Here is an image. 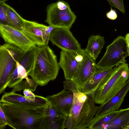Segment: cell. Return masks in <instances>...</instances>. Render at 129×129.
Masks as SVG:
<instances>
[{"instance_id": "obj_12", "label": "cell", "mask_w": 129, "mask_h": 129, "mask_svg": "<svg viewBox=\"0 0 129 129\" xmlns=\"http://www.w3.org/2000/svg\"><path fill=\"white\" fill-rule=\"evenodd\" d=\"M44 97L36 95L33 98H28L21 94L11 92L5 93L2 96L0 103L12 104L26 107L36 108L44 106L48 103Z\"/></svg>"}, {"instance_id": "obj_19", "label": "cell", "mask_w": 129, "mask_h": 129, "mask_svg": "<svg viewBox=\"0 0 129 129\" xmlns=\"http://www.w3.org/2000/svg\"><path fill=\"white\" fill-rule=\"evenodd\" d=\"M104 38L100 35H93L89 38L85 51L96 60L105 44Z\"/></svg>"}, {"instance_id": "obj_24", "label": "cell", "mask_w": 129, "mask_h": 129, "mask_svg": "<svg viewBox=\"0 0 129 129\" xmlns=\"http://www.w3.org/2000/svg\"><path fill=\"white\" fill-rule=\"evenodd\" d=\"M63 89L72 92L73 93L82 92L72 79L66 80L63 82Z\"/></svg>"}, {"instance_id": "obj_11", "label": "cell", "mask_w": 129, "mask_h": 129, "mask_svg": "<svg viewBox=\"0 0 129 129\" xmlns=\"http://www.w3.org/2000/svg\"><path fill=\"white\" fill-rule=\"evenodd\" d=\"M96 67V60L84 50L83 58L79 63L76 71L72 79L81 91L84 84L94 73Z\"/></svg>"}, {"instance_id": "obj_26", "label": "cell", "mask_w": 129, "mask_h": 129, "mask_svg": "<svg viewBox=\"0 0 129 129\" xmlns=\"http://www.w3.org/2000/svg\"><path fill=\"white\" fill-rule=\"evenodd\" d=\"M0 24H6V4L5 2L0 3Z\"/></svg>"}, {"instance_id": "obj_18", "label": "cell", "mask_w": 129, "mask_h": 129, "mask_svg": "<svg viewBox=\"0 0 129 129\" xmlns=\"http://www.w3.org/2000/svg\"><path fill=\"white\" fill-rule=\"evenodd\" d=\"M129 122V108L119 110L114 118L102 125L99 129H128Z\"/></svg>"}, {"instance_id": "obj_31", "label": "cell", "mask_w": 129, "mask_h": 129, "mask_svg": "<svg viewBox=\"0 0 129 129\" xmlns=\"http://www.w3.org/2000/svg\"><path fill=\"white\" fill-rule=\"evenodd\" d=\"M125 38L127 44L129 55V33H127L126 35L125 36Z\"/></svg>"}, {"instance_id": "obj_16", "label": "cell", "mask_w": 129, "mask_h": 129, "mask_svg": "<svg viewBox=\"0 0 129 129\" xmlns=\"http://www.w3.org/2000/svg\"><path fill=\"white\" fill-rule=\"evenodd\" d=\"M129 90V78L117 94L108 101L101 104L94 116H100L111 112L119 110Z\"/></svg>"}, {"instance_id": "obj_7", "label": "cell", "mask_w": 129, "mask_h": 129, "mask_svg": "<svg viewBox=\"0 0 129 129\" xmlns=\"http://www.w3.org/2000/svg\"><path fill=\"white\" fill-rule=\"evenodd\" d=\"M129 56L125 37L119 36L106 48L102 58L96 64L98 68H110L125 63V58Z\"/></svg>"}, {"instance_id": "obj_9", "label": "cell", "mask_w": 129, "mask_h": 129, "mask_svg": "<svg viewBox=\"0 0 129 129\" xmlns=\"http://www.w3.org/2000/svg\"><path fill=\"white\" fill-rule=\"evenodd\" d=\"M54 27L25 19L22 31L36 45L42 46L48 45L51 33Z\"/></svg>"}, {"instance_id": "obj_10", "label": "cell", "mask_w": 129, "mask_h": 129, "mask_svg": "<svg viewBox=\"0 0 129 129\" xmlns=\"http://www.w3.org/2000/svg\"><path fill=\"white\" fill-rule=\"evenodd\" d=\"M1 37L6 43L15 46L26 52L36 45L23 33L8 25L0 24Z\"/></svg>"}, {"instance_id": "obj_28", "label": "cell", "mask_w": 129, "mask_h": 129, "mask_svg": "<svg viewBox=\"0 0 129 129\" xmlns=\"http://www.w3.org/2000/svg\"><path fill=\"white\" fill-rule=\"evenodd\" d=\"M106 16L107 18L111 20H114L117 17L116 11L112 9L111 8L110 11L106 13Z\"/></svg>"}, {"instance_id": "obj_8", "label": "cell", "mask_w": 129, "mask_h": 129, "mask_svg": "<svg viewBox=\"0 0 129 129\" xmlns=\"http://www.w3.org/2000/svg\"><path fill=\"white\" fill-rule=\"evenodd\" d=\"M49 40L62 50L74 54L83 50L70 29L67 28L55 27L51 33Z\"/></svg>"}, {"instance_id": "obj_22", "label": "cell", "mask_w": 129, "mask_h": 129, "mask_svg": "<svg viewBox=\"0 0 129 129\" xmlns=\"http://www.w3.org/2000/svg\"><path fill=\"white\" fill-rule=\"evenodd\" d=\"M119 110L112 111L102 115L94 117L88 127V129H99L102 125L107 123L114 118L119 113Z\"/></svg>"}, {"instance_id": "obj_17", "label": "cell", "mask_w": 129, "mask_h": 129, "mask_svg": "<svg viewBox=\"0 0 129 129\" xmlns=\"http://www.w3.org/2000/svg\"><path fill=\"white\" fill-rule=\"evenodd\" d=\"M75 54L61 50L59 65L63 70L66 80L72 79L77 69L79 63L75 58Z\"/></svg>"}, {"instance_id": "obj_23", "label": "cell", "mask_w": 129, "mask_h": 129, "mask_svg": "<svg viewBox=\"0 0 129 129\" xmlns=\"http://www.w3.org/2000/svg\"><path fill=\"white\" fill-rule=\"evenodd\" d=\"M38 85L39 84L34 80L30 82L26 80L22 81L14 87L11 92H15L25 89H28L34 91Z\"/></svg>"}, {"instance_id": "obj_29", "label": "cell", "mask_w": 129, "mask_h": 129, "mask_svg": "<svg viewBox=\"0 0 129 129\" xmlns=\"http://www.w3.org/2000/svg\"><path fill=\"white\" fill-rule=\"evenodd\" d=\"M23 93L24 96L27 98H33L35 97V95L31 91L28 89H25L24 90Z\"/></svg>"}, {"instance_id": "obj_4", "label": "cell", "mask_w": 129, "mask_h": 129, "mask_svg": "<svg viewBox=\"0 0 129 129\" xmlns=\"http://www.w3.org/2000/svg\"><path fill=\"white\" fill-rule=\"evenodd\" d=\"M115 67L111 76L106 83L93 92V99L96 104L101 105L108 101L120 91L129 79L128 64H120Z\"/></svg>"}, {"instance_id": "obj_30", "label": "cell", "mask_w": 129, "mask_h": 129, "mask_svg": "<svg viewBox=\"0 0 129 129\" xmlns=\"http://www.w3.org/2000/svg\"><path fill=\"white\" fill-rule=\"evenodd\" d=\"M84 49H83L81 52L79 53L75 54V58L78 62H80L83 60L84 58Z\"/></svg>"}, {"instance_id": "obj_27", "label": "cell", "mask_w": 129, "mask_h": 129, "mask_svg": "<svg viewBox=\"0 0 129 129\" xmlns=\"http://www.w3.org/2000/svg\"><path fill=\"white\" fill-rule=\"evenodd\" d=\"M7 125L8 123L5 114L0 107V129H4Z\"/></svg>"}, {"instance_id": "obj_2", "label": "cell", "mask_w": 129, "mask_h": 129, "mask_svg": "<svg viewBox=\"0 0 129 129\" xmlns=\"http://www.w3.org/2000/svg\"><path fill=\"white\" fill-rule=\"evenodd\" d=\"M33 67L29 74L39 85H47L57 77L60 69L57 57L48 45L35 46Z\"/></svg>"}, {"instance_id": "obj_14", "label": "cell", "mask_w": 129, "mask_h": 129, "mask_svg": "<svg viewBox=\"0 0 129 129\" xmlns=\"http://www.w3.org/2000/svg\"><path fill=\"white\" fill-rule=\"evenodd\" d=\"M115 68H98L92 76L81 89L86 94H93L96 90L102 87L110 77Z\"/></svg>"}, {"instance_id": "obj_20", "label": "cell", "mask_w": 129, "mask_h": 129, "mask_svg": "<svg viewBox=\"0 0 129 129\" xmlns=\"http://www.w3.org/2000/svg\"><path fill=\"white\" fill-rule=\"evenodd\" d=\"M6 24L22 31L25 19L22 18L12 8L6 4Z\"/></svg>"}, {"instance_id": "obj_25", "label": "cell", "mask_w": 129, "mask_h": 129, "mask_svg": "<svg viewBox=\"0 0 129 129\" xmlns=\"http://www.w3.org/2000/svg\"><path fill=\"white\" fill-rule=\"evenodd\" d=\"M112 7L119 10L124 14L125 11L123 0H107Z\"/></svg>"}, {"instance_id": "obj_6", "label": "cell", "mask_w": 129, "mask_h": 129, "mask_svg": "<svg viewBox=\"0 0 129 129\" xmlns=\"http://www.w3.org/2000/svg\"><path fill=\"white\" fill-rule=\"evenodd\" d=\"M46 16L45 21L49 25L70 29L76 18L68 3L62 0L52 3L47 6Z\"/></svg>"}, {"instance_id": "obj_5", "label": "cell", "mask_w": 129, "mask_h": 129, "mask_svg": "<svg viewBox=\"0 0 129 129\" xmlns=\"http://www.w3.org/2000/svg\"><path fill=\"white\" fill-rule=\"evenodd\" d=\"M24 52L18 47L6 43L0 47V94L7 87L10 77Z\"/></svg>"}, {"instance_id": "obj_3", "label": "cell", "mask_w": 129, "mask_h": 129, "mask_svg": "<svg viewBox=\"0 0 129 129\" xmlns=\"http://www.w3.org/2000/svg\"><path fill=\"white\" fill-rule=\"evenodd\" d=\"M73 94V104L66 120L65 128L88 129L99 106L95 105L93 94H86L81 91Z\"/></svg>"}, {"instance_id": "obj_33", "label": "cell", "mask_w": 129, "mask_h": 129, "mask_svg": "<svg viewBox=\"0 0 129 129\" xmlns=\"http://www.w3.org/2000/svg\"><path fill=\"white\" fill-rule=\"evenodd\" d=\"M128 129H129V125H128Z\"/></svg>"}, {"instance_id": "obj_32", "label": "cell", "mask_w": 129, "mask_h": 129, "mask_svg": "<svg viewBox=\"0 0 129 129\" xmlns=\"http://www.w3.org/2000/svg\"><path fill=\"white\" fill-rule=\"evenodd\" d=\"M7 0H0V3L5 2Z\"/></svg>"}, {"instance_id": "obj_13", "label": "cell", "mask_w": 129, "mask_h": 129, "mask_svg": "<svg viewBox=\"0 0 129 129\" xmlns=\"http://www.w3.org/2000/svg\"><path fill=\"white\" fill-rule=\"evenodd\" d=\"M46 98L58 112L67 118L70 115L74 100L72 92L63 89L57 94L47 96Z\"/></svg>"}, {"instance_id": "obj_15", "label": "cell", "mask_w": 129, "mask_h": 129, "mask_svg": "<svg viewBox=\"0 0 129 129\" xmlns=\"http://www.w3.org/2000/svg\"><path fill=\"white\" fill-rule=\"evenodd\" d=\"M67 117L58 112L48 102L41 129H63Z\"/></svg>"}, {"instance_id": "obj_1", "label": "cell", "mask_w": 129, "mask_h": 129, "mask_svg": "<svg viewBox=\"0 0 129 129\" xmlns=\"http://www.w3.org/2000/svg\"><path fill=\"white\" fill-rule=\"evenodd\" d=\"M48 103L32 108L0 103V107L5 114L8 125L13 128L41 129Z\"/></svg>"}, {"instance_id": "obj_21", "label": "cell", "mask_w": 129, "mask_h": 129, "mask_svg": "<svg viewBox=\"0 0 129 129\" xmlns=\"http://www.w3.org/2000/svg\"><path fill=\"white\" fill-rule=\"evenodd\" d=\"M35 45L27 51L24 52L18 62L25 69L28 76L31 72L34 65Z\"/></svg>"}]
</instances>
